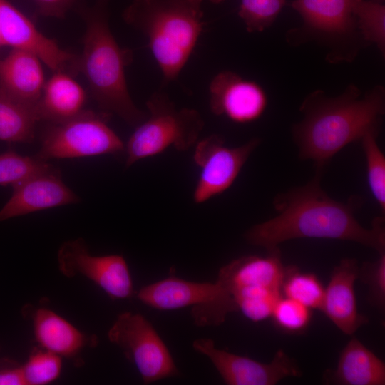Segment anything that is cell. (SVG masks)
I'll use <instances>...</instances> for the list:
<instances>
[{
	"mask_svg": "<svg viewBox=\"0 0 385 385\" xmlns=\"http://www.w3.org/2000/svg\"><path fill=\"white\" fill-rule=\"evenodd\" d=\"M322 175L316 173L306 185L278 194L273 202L277 215L250 228L246 240L267 251L289 240L323 238L355 242L384 252V218L376 217L371 229L362 226L354 215L361 199L340 202L331 198L320 186Z\"/></svg>",
	"mask_w": 385,
	"mask_h": 385,
	"instance_id": "6da1fadb",
	"label": "cell"
},
{
	"mask_svg": "<svg viewBox=\"0 0 385 385\" xmlns=\"http://www.w3.org/2000/svg\"><path fill=\"white\" fill-rule=\"evenodd\" d=\"M299 110L303 118L292 129L299 157L312 160L316 173H323L342 148L369 133H379L385 111V90L377 85L363 93L349 84L334 97L316 90L306 96Z\"/></svg>",
	"mask_w": 385,
	"mask_h": 385,
	"instance_id": "7a4b0ae2",
	"label": "cell"
},
{
	"mask_svg": "<svg viewBox=\"0 0 385 385\" xmlns=\"http://www.w3.org/2000/svg\"><path fill=\"white\" fill-rule=\"evenodd\" d=\"M108 3L96 0L91 7H80L86 32L79 73L85 76L93 98L106 113H113L137 126L148 115L135 106L128 91L125 72L133 53L120 47L111 33Z\"/></svg>",
	"mask_w": 385,
	"mask_h": 385,
	"instance_id": "3957f363",
	"label": "cell"
},
{
	"mask_svg": "<svg viewBox=\"0 0 385 385\" xmlns=\"http://www.w3.org/2000/svg\"><path fill=\"white\" fill-rule=\"evenodd\" d=\"M123 18L148 39L165 84L178 78L204 28L192 0H132Z\"/></svg>",
	"mask_w": 385,
	"mask_h": 385,
	"instance_id": "277c9868",
	"label": "cell"
},
{
	"mask_svg": "<svg viewBox=\"0 0 385 385\" xmlns=\"http://www.w3.org/2000/svg\"><path fill=\"white\" fill-rule=\"evenodd\" d=\"M354 1L294 0L292 6L303 24L287 31V42L299 46L314 41L327 48L330 63L352 61L366 45L354 14Z\"/></svg>",
	"mask_w": 385,
	"mask_h": 385,
	"instance_id": "5b68a950",
	"label": "cell"
},
{
	"mask_svg": "<svg viewBox=\"0 0 385 385\" xmlns=\"http://www.w3.org/2000/svg\"><path fill=\"white\" fill-rule=\"evenodd\" d=\"M149 113L130 137L126 166L153 157L170 147L185 151L195 145L204 127L200 113L178 108L164 93L155 92L146 103Z\"/></svg>",
	"mask_w": 385,
	"mask_h": 385,
	"instance_id": "8992f818",
	"label": "cell"
},
{
	"mask_svg": "<svg viewBox=\"0 0 385 385\" xmlns=\"http://www.w3.org/2000/svg\"><path fill=\"white\" fill-rule=\"evenodd\" d=\"M107 113L84 111L78 115L51 123L36 155L42 160L78 158L123 151L125 145L108 126Z\"/></svg>",
	"mask_w": 385,
	"mask_h": 385,
	"instance_id": "52a82bcc",
	"label": "cell"
},
{
	"mask_svg": "<svg viewBox=\"0 0 385 385\" xmlns=\"http://www.w3.org/2000/svg\"><path fill=\"white\" fill-rule=\"evenodd\" d=\"M108 338L135 366L144 384L179 374L167 346L142 314H120L110 328Z\"/></svg>",
	"mask_w": 385,
	"mask_h": 385,
	"instance_id": "ba28073f",
	"label": "cell"
},
{
	"mask_svg": "<svg viewBox=\"0 0 385 385\" xmlns=\"http://www.w3.org/2000/svg\"><path fill=\"white\" fill-rule=\"evenodd\" d=\"M252 138L237 147H228L218 135H211L197 143L193 155L200 168L193 200L200 204L227 190L235 182L250 154L260 144Z\"/></svg>",
	"mask_w": 385,
	"mask_h": 385,
	"instance_id": "9c48e42d",
	"label": "cell"
},
{
	"mask_svg": "<svg viewBox=\"0 0 385 385\" xmlns=\"http://www.w3.org/2000/svg\"><path fill=\"white\" fill-rule=\"evenodd\" d=\"M58 263L64 276L72 278L81 274L93 281L112 299H128L135 294L123 257L92 255L83 239L65 242L58 252Z\"/></svg>",
	"mask_w": 385,
	"mask_h": 385,
	"instance_id": "30bf717a",
	"label": "cell"
},
{
	"mask_svg": "<svg viewBox=\"0 0 385 385\" xmlns=\"http://www.w3.org/2000/svg\"><path fill=\"white\" fill-rule=\"evenodd\" d=\"M192 347L210 360L228 385H274L284 378L302 374L296 361L282 349L265 364L217 349L209 338L195 340Z\"/></svg>",
	"mask_w": 385,
	"mask_h": 385,
	"instance_id": "8fae6325",
	"label": "cell"
},
{
	"mask_svg": "<svg viewBox=\"0 0 385 385\" xmlns=\"http://www.w3.org/2000/svg\"><path fill=\"white\" fill-rule=\"evenodd\" d=\"M0 36L3 46L35 55L54 73H79L80 56L61 48L6 0H0Z\"/></svg>",
	"mask_w": 385,
	"mask_h": 385,
	"instance_id": "7c38bea8",
	"label": "cell"
},
{
	"mask_svg": "<svg viewBox=\"0 0 385 385\" xmlns=\"http://www.w3.org/2000/svg\"><path fill=\"white\" fill-rule=\"evenodd\" d=\"M210 107L217 115L245 124L259 119L268 103L264 88L232 71L217 73L209 85Z\"/></svg>",
	"mask_w": 385,
	"mask_h": 385,
	"instance_id": "4fadbf2b",
	"label": "cell"
},
{
	"mask_svg": "<svg viewBox=\"0 0 385 385\" xmlns=\"http://www.w3.org/2000/svg\"><path fill=\"white\" fill-rule=\"evenodd\" d=\"M13 189L11 197L0 210V221L78 201V197L53 167L29 178Z\"/></svg>",
	"mask_w": 385,
	"mask_h": 385,
	"instance_id": "5bb4252c",
	"label": "cell"
},
{
	"mask_svg": "<svg viewBox=\"0 0 385 385\" xmlns=\"http://www.w3.org/2000/svg\"><path fill=\"white\" fill-rule=\"evenodd\" d=\"M359 267L354 259L346 258L334 268L326 288L321 309L344 334L351 335L368 322L359 312L354 283Z\"/></svg>",
	"mask_w": 385,
	"mask_h": 385,
	"instance_id": "9a60e30c",
	"label": "cell"
},
{
	"mask_svg": "<svg viewBox=\"0 0 385 385\" xmlns=\"http://www.w3.org/2000/svg\"><path fill=\"white\" fill-rule=\"evenodd\" d=\"M278 248L266 256L248 255L233 260L219 271L217 282L225 291L243 287L281 289L285 274Z\"/></svg>",
	"mask_w": 385,
	"mask_h": 385,
	"instance_id": "2e32d148",
	"label": "cell"
},
{
	"mask_svg": "<svg viewBox=\"0 0 385 385\" xmlns=\"http://www.w3.org/2000/svg\"><path fill=\"white\" fill-rule=\"evenodd\" d=\"M220 292L217 282H196L170 277L142 287L135 296L151 308L173 310L210 302Z\"/></svg>",
	"mask_w": 385,
	"mask_h": 385,
	"instance_id": "e0dca14e",
	"label": "cell"
},
{
	"mask_svg": "<svg viewBox=\"0 0 385 385\" xmlns=\"http://www.w3.org/2000/svg\"><path fill=\"white\" fill-rule=\"evenodd\" d=\"M45 83L41 61L35 55L13 49L0 60V87L14 98L38 108Z\"/></svg>",
	"mask_w": 385,
	"mask_h": 385,
	"instance_id": "ac0fdd59",
	"label": "cell"
},
{
	"mask_svg": "<svg viewBox=\"0 0 385 385\" xmlns=\"http://www.w3.org/2000/svg\"><path fill=\"white\" fill-rule=\"evenodd\" d=\"M86 96L72 76L55 72L45 83L38 103L41 120L57 123L71 119L84 110Z\"/></svg>",
	"mask_w": 385,
	"mask_h": 385,
	"instance_id": "d6986e66",
	"label": "cell"
},
{
	"mask_svg": "<svg viewBox=\"0 0 385 385\" xmlns=\"http://www.w3.org/2000/svg\"><path fill=\"white\" fill-rule=\"evenodd\" d=\"M35 338L46 350L73 358L89 342L86 335L54 312L39 308L32 314Z\"/></svg>",
	"mask_w": 385,
	"mask_h": 385,
	"instance_id": "ffe728a7",
	"label": "cell"
},
{
	"mask_svg": "<svg viewBox=\"0 0 385 385\" xmlns=\"http://www.w3.org/2000/svg\"><path fill=\"white\" fill-rule=\"evenodd\" d=\"M341 385H384L385 364L356 338H352L340 353L332 374Z\"/></svg>",
	"mask_w": 385,
	"mask_h": 385,
	"instance_id": "44dd1931",
	"label": "cell"
},
{
	"mask_svg": "<svg viewBox=\"0 0 385 385\" xmlns=\"http://www.w3.org/2000/svg\"><path fill=\"white\" fill-rule=\"evenodd\" d=\"M39 120L37 106L14 98L0 87V141L32 142Z\"/></svg>",
	"mask_w": 385,
	"mask_h": 385,
	"instance_id": "7402d4cb",
	"label": "cell"
},
{
	"mask_svg": "<svg viewBox=\"0 0 385 385\" xmlns=\"http://www.w3.org/2000/svg\"><path fill=\"white\" fill-rule=\"evenodd\" d=\"M222 290L232 302L235 312H240L254 322L271 317L277 301L282 296L281 289L265 287H243L230 291Z\"/></svg>",
	"mask_w": 385,
	"mask_h": 385,
	"instance_id": "603a6c76",
	"label": "cell"
},
{
	"mask_svg": "<svg viewBox=\"0 0 385 385\" xmlns=\"http://www.w3.org/2000/svg\"><path fill=\"white\" fill-rule=\"evenodd\" d=\"M281 292L311 309H321L324 287L313 273L302 272L296 267H286Z\"/></svg>",
	"mask_w": 385,
	"mask_h": 385,
	"instance_id": "cb8c5ba5",
	"label": "cell"
},
{
	"mask_svg": "<svg viewBox=\"0 0 385 385\" xmlns=\"http://www.w3.org/2000/svg\"><path fill=\"white\" fill-rule=\"evenodd\" d=\"M354 14L361 35L368 43H374L385 53V6L381 2L355 0Z\"/></svg>",
	"mask_w": 385,
	"mask_h": 385,
	"instance_id": "d4e9b609",
	"label": "cell"
},
{
	"mask_svg": "<svg viewBox=\"0 0 385 385\" xmlns=\"http://www.w3.org/2000/svg\"><path fill=\"white\" fill-rule=\"evenodd\" d=\"M52 167L36 155L24 156L9 150L0 154V185L14 186Z\"/></svg>",
	"mask_w": 385,
	"mask_h": 385,
	"instance_id": "484cf974",
	"label": "cell"
},
{
	"mask_svg": "<svg viewBox=\"0 0 385 385\" xmlns=\"http://www.w3.org/2000/svg\"><path fill=\"white\" fill-rule=\"evenodd\" d=\"M378 133H369L360 141L366 158L367 179L370 190L384 213L385 157L376 140Z\"/></svg>",
	"mask_w": 385,
	"mask_h": 385,
	"instance_id": "4316f807",
	"label": "cell"
},
{
	"mask_svg": "<svg viewBox=\"0 0 385 385\" xmlns=\"http://www.w3.org/2000/svg\"><path fill=\"white\" fill-rule=\"evenodd\" d=\"M285 3V0H241L238 15L248 32H262L272 25Z\"/></svg>",
	"mask_w": 385,
	"mask_h": 385,
	"instance_id": "83f0119b",
	"label": "cell"
},
{
	"mask_svg": "<svg viewBox=\"0 0 385 385\" xmlns=\"http://www.w3.org/2000/svg\"><path fill=\"white\" fill-rule=\"evenodd\" d=\"M21 369L26 385L47 384L55 381L61 374V356L46 349L36 350Z\"/></svg>",
	"mask_w": 385,
	"mask_h": 385,
	"instance_id": "f1b7e54d",
	"label": "cell"
},
{
	"mask_svg": "<svg viewBox=\"0 0 385 385\" xmlns=\"http://www.w3.org/2000/svg\"><path fill=\"white\" fill-rule=\"evenodd\" d=\"M312 309L292 299L282 296L271 318L281 331L297 334L304 332L312 320Z\"/></svg>",
	"mask_w": 385,
	"mask_h": 385,
	"instance_id": "f546056e",
	"label": "cell"
},
{
	"mask_svg": "<svg viewBox=\"0 0 385 385\" xmlns=\"http://www.w3.org/2000/svg\"><path fill=\"white\" fill-rule=\"evenodd\" d=\"M379 254V257L376 261L362 265L358 277L368 287L369 302L382 310L385 305V253Z\"/></svg>",
	"mask_w": 385,
	"mask_h": 385,
	"instance_id": "4dcf8cb0",
	"label": "cell"
},
{
	"mask_svg": "<svg viewBox=\"0 0 385 385\" xmlns=\"http://www.w3.org/2000/svg\"><path fill=\"white\" fill-rule=\"evenodd\" d=\"M38 12L45 16L63 18L76 0H31Z\"/></svg>",
	"mask_w": 385,
	"mask_h": 385,
	"instance_id": "1f68e13d",
	"label": "cell"
},
{
	"mask_svg": "<svg viewBox=\"0 0 385 385\" xmlns=\"http://www.w3.org/2000/svg\"><path fill=\"white\" fill-rule=\"evenodd\" d=\"M0 385H26L21 366L0 367Z\"/></svg>",
	"mask_w": 385,
	"mask_h": 385,
	"instance_id": "d6a6232c",
	"label": "cell"
},
{
	"mask_svg": "<svg viewBox=\"0 0 385 385\" xmlns=\"http://www.w3.org/2000/svg\"><path fill=\"white\" fill-rule=\"evenodd\" d=\"M193 2L195 3V4L196 6H197L198 7L201 8V4L202 2V0H192Z\"/></svg>",
	"mask_w": 385,
	"mask_h": 385,
	"instance_id": "836d02e7",
	"label": "cell"
},
{
	"mask_svg": "<svg viewBox=\"0 0 385 385\" xmlns=\"http://www.w3.org/2000/svg\"><path fill=\"white\" fill-rule=\"evenodd\" d=\"M209 1H210L212 3H214V4H219V3L222 2L225 0H209Z\"/></svg>",
	"mask_w": 385,
	"mask_h": 385,
	"instance_id": "e575fe53",
	"label": "cell"
},
{
	"mask_svg": "<svg viewBox=\"0 0 385 385\" xmlns=\"http://www.w3.org/2000/svg\"><path fill=\"white\" fill-rule=\"evenodd\" d=\"M1 46H3V45H2V42H1V36H0V47H1Z\"/></svg>",
	"mask_w": 385,
	"mask_h": 385,
	"instance_id": "d590c367",
	"label": "cell"
},
{
	"mask_svg": "<svg viewBox=\"0 0 385 385\" xmlns=\"http://www.w3.org/2000/svg\"><path fill=\"white\" fill-rule=\"evenodd\" d=\"M382 0H375V1L381 2Z\"/></svg>",
	"mask_w": 385,
	"mask_h": 385,
	"instance_id": "8d00e7d4",
	"label": "cell"
}]
</instances>
